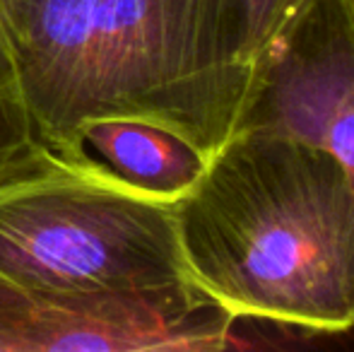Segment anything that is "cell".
<instances>
[{
  "instance_id": "8992f818",
  "label": "cell",
  "mask_w": 354,
  "mask_h": 352,
  "mask_svg": "<svg viewBox=\"0 0 354 352\" xmlns=\"http://www.w3.org/2000/svg\"><path fill=\"white\" fill-rule=\"evenodd\" d=\"M82 145L118 181L169 203L196 186L210 160L183 136L140 118L87 123Z\"/></svg>"
},
{
  "instance_id": "5b68a950",
  "label": "cell",
  "mask_w": 354,
  "mask_h": 352,
  "mask_svg": "<svg viewBox=\"0 0 354 352\" xmlns=\"http://www.w3.org/2000/svg\"><path fill=\"white\" fill-rule=\"evenodd\" d=\"M234 321L210 297L48 302L0 282V352L224 350Z\"/></svg>"
},
{
  "instance_id": "52a82bcc",
  "label": "cell",
  "mask_w": 354,
  "mask_h": 352,
  "mask_svg": "<svg viewBox=\"0 0 354 352\" xmlns=\"http://www.w3.org/2000/svg\"><path fill=\"white\" fill-rule=\"evenodd\" d=\"M311 0H224V48L232 68L246 82L289 32Z\"/></svg>"
},
{
  "instance_id": "ba28073f",
  "label": "cell",
  "mask_w": 354,
  "mask_h": 352,
  "mask_svg": "<svg viewBox=\"0 0 354 352\" xmlns=\"http://www.w3.org/2000/svg\"><path fill=\"white\" fill-rule=\"evenodd\" d=\"M44 155L22 97L8 0H0V178L27 169Z\"/></svg>"
},
{
  "instance_id": "9c48e42d",
  "label": "cell",
  "mask_w": 354,
  "mask_h": 352,
  "mask_svg": "<svg viewBox=\"0 0 354 352\" xmlns=\"http://www.w3.org/2000/svg\"><path fill=\"white\" fill-rule=\"evenodd\" d=\"M347 8H350V15H352V22H354V0H347Z\"/></svg>"
},
{
  "instance_id": "7a4b0ae2",
  "label": "cell",
  "mask_w": 354,
  "mask_h": 352,
  "mask_svg": "<svg viewBox=\"0 0 354 352\" xmlns=\"http://www.w3.org/2000/svg\"><path fill=\"white\" fill-rule=\"evenodd\" d=\"M174 207L193 282L234 319L354 326V188L326 150L234 131Z\"/></svg>"
},
{
  "instance_id": "3957f363",
  "label": "cell",
  "mask_w": 354,
  "mask_h": 352,
  "mask_svg": "<svg viewBox=\"0 0 354 352\" xmlns=\"http://www.w3.org/2000/svg\"><path fill=\"white\" fill-rule=\"evenodd\" d=\"M0 280L51 302L207 297L183 259L174 203L92 155H44L0 178Z\"/></svg>"
},
{
  "instance_id": "277c9868",
  "label": "cell",
  "mask_w": 354,
  "mask_h": 352,
  "mask_svg": "<svg viewBox=\"0 0 354 352\" xmlns=\"http://www.w3.org/2000/svg\"><path fill=\"white\" fill-rule=\"evenodd\" d=\"M326 150L354 188V22L347 0H311L258 68L236 131Z\"/></svg>"
},
{
  "instance_id": "6da1fadb",
  "label": "cell",
  "mask_w": 354,
  "mask_h": 352,
  "mask_svg": "<svg viewBox=\"0 0 354 352\" xmlns=\"http://www.w3.org/2000/svg\"><path fill=\"white\" fill-rule=\"evenodd\" d=\"M39 150L87 157L99 118H140L207 157L236 131L246 82L224 48V0H8Z\"/></svg>"
}]
</instances>
